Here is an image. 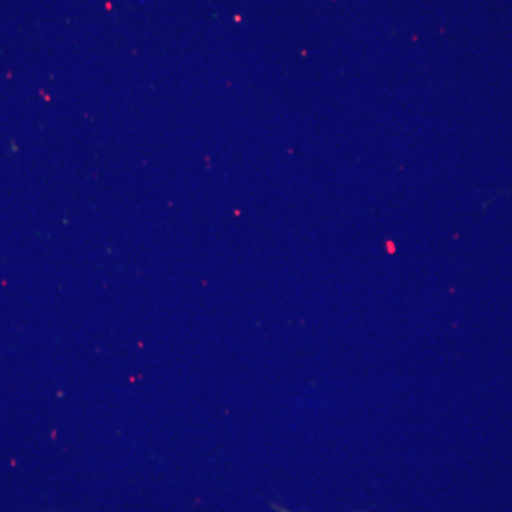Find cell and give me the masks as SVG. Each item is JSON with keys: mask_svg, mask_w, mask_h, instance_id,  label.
<instances>
[{"mask_svg": "<svg viewBox=\"0 0 512 512\" xmlns=\"http://www.w3.org/2000/svg\"><path fill=\"white\" fill-rule=\"evenodd\" d=\"M282 512H289V511H286V510H282Z\"/></svg>", "mask_w": 512, "mask_h": 512, "instance_id": "6da1fadb", "label": "cell"}]
</instances>
